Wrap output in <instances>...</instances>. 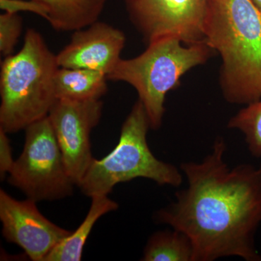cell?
<instances>
[{"mask_svg":"<svg viewBox=\"0 0 261 261\" xmlns=\"http://www.w3.org/2000/svg\"><path fill=\"white\" fill-rule=\"evenodd\" d=\"M226 148L218 137L200 163H182L187 187L154 219L190 238L194 261L232 256L261 261L255 240L261 224V166L230 168L224 161Z\"/></svg>","mask_w":261,"mask_h":261,"instance_id":"6da1fadb","label":"cell"},{"mask_svg":"<svg viewBox=\"0 0 261 261\" xmlns=\"http://www.w3.org/2000/svg\"><path fill=\"white\" fill-rule=\"evenodd\" d=\"M204 42L221 57L220 81L226 100H261V12L253 2L209 0Z\"/></svg>","mask_w":261,"mask_h":261,"instance_id":"7a4b0ae2","label":"cell"},{"mask_svg":"<svg viewBox=\"0 0 261 261\" xmlns=\"http://www.w3.org/2000/svg\"><path fill=\"white\" fill-rule=\"evenodd\" d=\"M59 68L42 35L28 29L22 49L1 64V129L15 133L48 116L57 100L55 75Z\"/></svg>","mask_w":261,"mask_h":261,"instance_id":"3957f363","label":"cell"},{"mask_svg":"<svg viewBox=\"0 0 261 261\" xmlns=\"http://www.w3.org/2000/svg\"><path fill=\"white\" fill-rule=\"evenodd\" d=\"M172 36L148 43L143 53L132 59L118 62L108 80L123 82L137 91L152 129H159L165 113L166 94L176 89L187 71L203 64L213 50L205 42L182 45Z\"/></svg>","mask_w":261,"mask_h":261,"instance_id":"277c9868","label":"cell"},{"mask_svg":"<svg viewBox=\"0 0 261 261\" xmlns=\"http://www.w3.org/2000/svg\"><path fill=\"white\" fill-rule=\"evenodd\" d=\"M150 128L148 116L140 99L122 126L118 145L108 155L92 160L79 187L88 197L108 195L118 184L137 178L159 185L179 187L182 174L176 166L158 159L147 141Z\"/></svg>","mask_w":261,"mask_h":261,"instance_id":"5b68a950","label":"cell"},{"mask_svg":"<svg viewBox=\"0 0 261 261\" xmlns=\"http://www.w3.org/2000/svg\"><path fill=\"white\" fill-rule=\"evenodd\" d=\"M23 152L9 173L8 182L31 200H61L71 195L70 177L48 116L25 129Z\"/></svg>","mask_w":261,"mask_h":261,"instance_id":"8992f818","label":"cell"},{"mask_svg":"<svg viewBox=\"0 0 261 261\" xmlns=\"http://www.w3.org/2000/svg\"><path fill=\"white\" fill-rule=\"evenodd\" d=\"M130 20L147 42L172 36L187 44L204 42L209 0H123Z\"/></svg>","mask_w":261,"mask_h":261,"instance_id":"52a82bcc","label":"cell"},{"mask_svg":"<svg viewBox=\"0 0 261 261\" xmlns=\"http://www.w3.org/2000/svg\"><path fill=\"white\" fill-rule=\"evenodd\" d=\"M100 99H57L48 118L50 121L67 171L79 186L92 163L90 135L102 116Z\"/></svg>","mask_w":261,"mask_h":261,"instance_id":"ba28073f","label":"cell"},{"mask_svg":"<svg viewBox=\"0 0 261 261\" xmlns=\"http://www.w3.org/2000/svg\"><path fill=\"white\" fill-rule=\"evenodd\" d=\"M37 202L15 200L0 190V220L3 235L21 247L31 260L44 261L48 254L72 231L61 228L43 216Z\"/></svg>","mask_w":261,"mask_h":261,"instance_id":"9c48e42d","label":"cell"},{"mask_svg":"<svg viewBox=\"0 0 261 261\" xmlns=\"http://www.w3.org/2000/svg\"><path fill=\"white\" fill-rule=\"evenodd\" d=\"M125 44L121 31L97 21L75 31L69 44L57 55V61L60 68L95 70L108 76L121 61Z\"/></svg>","mask_w":261,"mask_h":261,"instance_id":"30bf717a","label":"cell"},{"mask_svg":"<svg viewBox=\"0 0 261 261\" xmlns=\"http://www.w3.org/2000/svg\"><path fill=\"white\" fill-rule=\"evenodd\" d=\"M45 10L46 20L59 32H75L98 20L108 0H33Z\"/></svg>","mask_w":261,"mask_h":261,"instance_id":"8fae6325","label":"cell"},{"mask_svg":"<svg viewBox=\"0 0 261 261\" xmlns=\"http://www.w3.org/2000/svg\"><path fill=\"white\" fill-rule=\"evenodd\" d=\"M107 75L95 70L59 68L55 75L57 99H100L108 91Z\"/></svg>","mask_w":261,"mask_h":261,"instance_id":"7c38bea8","label":"cell"},{"mask_svg":"<svg viewBox=\"0 0 261 261\" xmlns=\"http://www.w3.org/2000/svg\"><path fill=\"white\" fill-rule=\"evenodd\" d=\"M92 203L85 219L79 228L54 247L44 261H80L89 235L96 222L108 213L117 210V202L108 195L91 197Z\"/></svg>","mask_w":261,"mask_h":261,"instance_id":"4fadbf2b","label":"cell"},{"mask_svg":"<svg viewBox=\"0 0 261 261\" xmlns=\"http://www.w3.org/2000/svg\"><path fill=\"white\" fill-rule=\"evenodd\" d=\"M142 260L194 261L191 240L174 228L158 231L149 238Z\"/></svg>","mask_w":261,"mask_h":261,"instance_id":"5bb4252c","label":"cell"},{"mask_svg":"<svg viewBox=\"0 0 261 261\" xmlns=\"http://www.w3.org/2000/svg\"><path fill=\"white\" fill-rule=\"evenodd\" d=\"M228 127L243 132L250 153L261 158V100L240 110L230 119Z\"/></svg>","mask_w":261,"mask_h":261,"instance_id":"9a60e30c","label":"cell"},{"mask_svg":"<svg viewBox=\"0 0 261 261\" xmlns=\"http://www.w3.org/2000/svg\"><path fill=\"white\" fill-rule=\"evenodd\" d=\"M22 18L18 13L5 12L0 15V51L2 56H11L22 32Z\"/></svg>","mask_w":261,"mask_h":261,"instance_id":"2e32d148","label":"cell"},{"mask_svg":"<svg viewBox=\"0 0 261 261\" xmlns=\"http://www.w3.org/2000/svg\"><path fill=\"white\" fill-rule=\"evenodd\" d=\"M0 6L1 9L8 13H18L20 11H27L39 15L44 19H46L47 16L45 10L33 0H0Z\"/></svg>","mask_w":261,"mask_h":261,"instance_id":"e0dca14e","label":"cell"},{"mask_svg":"<svg viewBox=\"0 0 261 261\" xmlns=\"http://www.w3.org/2000/svg\"><path fill=\"white\" fill-rule=\"evenodd\" d=\"M6 132L0 128V176L4 179L7 173L11 171L15 161L12 154V147Z\"/></svg>","mask_w":261,"mask_h":261,"instance_id":"ac0fdd59","label":"cell"},{"mask_svg":"<svg viewBox=\"0 0 261 261\" xmlns=\"http://www.w3.org/2000/svg\"><path fill=\"white\" fill-rule=\"evenodd\" d=\"M252 1L253 2L254 4L255 5V6H256L261 12V0H252Z\"/></svg>","mask_w":261,"mask_h":261,"instance_id":"d6986e66","label":"cell"}]
</instances>
